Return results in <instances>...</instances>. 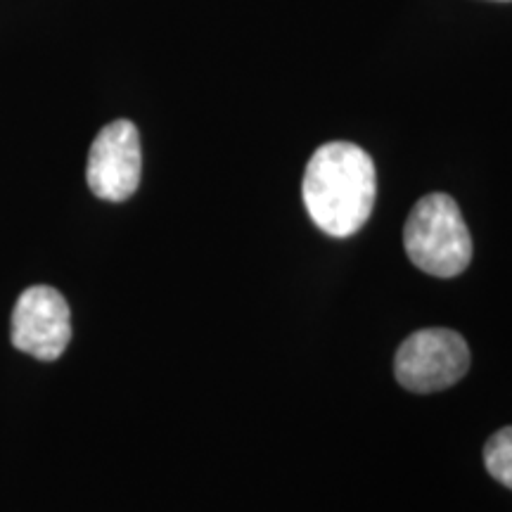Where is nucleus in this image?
<instances>
[{
	"label": "nucleus",
	"instance_id": "obj_3",
	"mask_svg": "<svg viewBox=\"0 0 512 512\" xmlns=\"http://www.w3.org/2000/svg\"><path fill=\"white\" fill-rule=\"evenodd\" d=\"M470 349L456 330L427 328L403 339L396 351V380L415 394H432L463 380Z\"/></svg>",
	"mask_w": 512,
	"mask_h": 512
},
{
	"label": "nucleus",
	"instance_id": "obj_4",
	"mask_svg": "<svg viewBox=\"0 0 512 512\" xmlns=\"http://www.w3.org/2000/svg\"><path fill=\"white\" fill-rule=\"evenodd\" d=\"M12 347L38 361H57L72 339V311L55 287L34 285L19 294L12 311Z\"/></svg>",
	"mask_w": 512,
	"mask_h": 512
},
{
	"label": "nucleus",
	"instance_id": "obj_1",
	"mask_svg": "<svg viewBox=\"0 0 512 512\" xmlns=\"http://www.w3.org/2000/svg\"><path fill=\"white\" fill-rule=\"evenodd\" d=\"M377 174L366 150L335 140L313 152L304 171L302 197L311 221L332 235L349 238L366 226L375 207Z\"/></svg>",
	"mask_w": 512,
	"mask_h": 512
},
{
	"label": "nucleus",
	"instance_id": "obj_2",
	"mask_svg": "<svg viewBox=\"0 0 512 512\" xmlns=\"http://www.w3.org/2000/svg\"><path fill=\"white\" fill-rule=\"evenodd\" d=\"M403 247L420 271L437 278H456L472 261V238L460 207L446 192L418 200L406 226Z\"/></svg>",
	"mask_w": 512,
	"mask_h": 512
},
{
	"label": "nucleus",
	"instance_id": "obj_5",
	"mask_svg": "<svg viewBox=\"0 0 512 512\" xmlns=\"http://www.w3.org/2000/svg\"><path fill=\"white\" fill-rule=\"evenodd\" d=\"M143 152L133 121L117 119L95 136L88 152L86 181L95 197L105 202H126L140 185Z\"/></svg>",
	"mask_w": 512,
	"mask_h": 512
},
{
	"label": "nucleus",
	"instance_id": "obj_6",
	"mask_svg": "<svg viewBox=\"0 0 512 512\" xmlns=\"http://www.w3.org/2000/svg\"><path fill=\"white\" fill-rule=\"evenodd\" d=\"M484 463L496 482L512 489V427H503L486 441Z\"/></svg>",
	"mask_w": 512,
	"mask_h": 512
}]
</instances>
